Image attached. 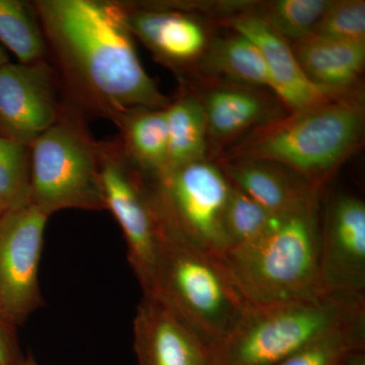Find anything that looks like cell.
Instances as JSON below:
<instances>
[{
    "label": "cell",
    "instance_id": "cell-1",
    "mask_svg": "<svg viewBox=\"0 0 365 365\" xmlns=\"http://www.w3.org/2000/svg\"><path fill=\"white\" fill-rule=\"evenodd\" d=\"M69 104L112 123L134 108L165 109L169 98L146 73L120 1H32Z\"/></svg>",
    "mask_w": 365,
    "mask_h": 365
},
{
    "label": "cell",
    "instance_id": "cell-2",
    "mask_svg": "<svg viewBox=\"0 0 365 365\" xmlns=\"http://www.w3.org/2000/svg\"><path fill=\"white\" fill-rule=\"evenodd\" d=\"M364 125V100L353 91L256 127L223 160L274 163L322 188L359 150Z\"/></svg>",
    "mask_w": 365,
    "mask_h": 365
},
{
    "label": "cell",
    "instance_id": "cell-3",
    "mask_svg": "<svg viewBox=\"0 0 365 365\" xmlns=\"http://www.w3.org/2000/svg\"><path fill=\"white\" fill-rule=\"evenodd\" d=\"M321 192L281 215L255 241L228 249L222 265L249 306L311 299L328 294L319 274Z\"/></svg>",
    "mask_w": 365,
    "mask_h": 365
},
{
    "label": "cell",
    "instance_id": "cell-4",
    "mask_svg": "<svg viewBox=\"0 0 365 365\" xmlns=\"http://www.w3.org/2000/svg\"><path fill=\"white\" fill-rule=\"evenodd\" d=\"M153 211L157 260L153 290L148 294L169 307L212 355L227 339L249 304L220 257L192 244L155 208Z\"/></svg>",
    "mask_w": 365,
    "mask_h": 365
},
{
    "label": "cell",
    "instance_id": "cell-5",
    "mask_svg": "<svg viewBox=\"0 0 365 365\" xmlns=\"http://www.w3.org/2000/svg\"><path fill=\"white\" fill-rule=\"evenodd\" d=\"M365 317V294L248 306L211 365H278L326 334Z\"/></svg>",
    "mask_w": 365,
    "mask_h": 365
},
{
    "label": "cell",
    "instance_id": "cell-6",
    "mask_svg": "<svg viewBox=\"0 0 365 365\" xmlns=\"http://www.w3.org/2000/svg\"><path fill=\"white\" fill-rule=\"evenodd\" d=\"M30 148V202L41 212L105 210L98 141L74 106L62 100L56 121Z\"/></svg>",
    "mask_w": 365,
    "mask_h": 365
},
{
    "label": "cell",
    "instance_id": "cell-7",
    "mask_svg": "<svg viewBox=\"0 0 365 365\" xmlns=\"http://www.w3.org/2000/svg\"><path fill=\"white\" fill-rule=\"evenodd\" d=\"M158 215L192 244L220 257L227 249L223 230L230 182L207 160L146 177Z\"/></svg>",
    "mask_w": 365,
    "mask_h": 365
},
{
    "label": "cell",
    "instance_id": "cell-8",
    "mask_svg": "<svg viewBox=\"0 0 365 365\" xmlns=\"http://www.w3.org/2000/svg\"><path fill=\"white\" fill-rule=\"evenodd\" d=\"M98 155L106 209L122 228L128 261L143 294H150L157 260V220L145 176L127 157L119 138L98 141Z\"/></svg>",
    "mask_w": 365,
    "mask_h": 365
},
{
    "label": "cell",
    "instance_id": "cell-9",
    "mask_svg": "<svg viewBox=\"0 0 365 365\" xmlns=\"http://www.w3.org/2000/svg\"><path fill=\"white\" fill-rule=\"evenodd\" d=\"M48 218L28 201L0 220V314L16 327L44 306L38 271Z\"/></svg>",
    "mask_w": 365,
    "mask_h": 365
},
{
    "label": "cell",
    "instance_id": "cell-10",
    "mask_svg": "<svg viewBox=\"0 0 365 365\" xmlns=\"http://www.w3.org/2000/svg\"><path fill=\"white\" fill-rule=\"evenodd\" d=\"M59 91L49 60L0 66V136L31 148L58 118Z\"/></svg>",
    "mask_w": 365,
    "mask_h": 365
},
{
    "label": "cell",
    "instance_id": "cell-11",
    "mask_svg": "<svg viewBox=\"0 0 365 365\" xmlns=\"http://www.w3.org/2000/svg\"><path fill=\"white\" fill-rule=\"evenodd\" d=\"M319 274L328 292L364 294L365 204L346 194L327 206L319 235Z\"/></svg>",
    "mask_w": 365,
    "mask_h": 365
},
{
    "label": "cell",
    "instance_id": "cell-12",
    "mask_svg": "<svg viewBox=\"0 0 365 365\" xmlns=\"http://www.w3.org/2000/svg\"><path fill=\"white\" fill-rule=\"evenodd\" d=\"M227 25L258 48L267 68L270 90L289 112L306 109L348 93L325 90L309 81L300 67L292 45H288L287 41L259 14H237L227 21Z\"/></svg>",
    "mask_w": 365,
    "mask_h": 365
},
{
    "label": "cell",
    "instance_id": "cell-13",
    "mask_svg": "<svg viewBox=\"0 0 365 365\" xmlns=\"http://www.w3.org/2000/svg\"><path fill=\"white\" fill-rule=\"evenodd\" d=\"M125 23L155 58L179 68L202 57L207 47L203 26L172 4L120 1Z\"/></svg>",
    "mask_w": 365,
    "mask_h": 365
},
{
    "label": "cell",
    "instance_id": "cell-14",
    "mask_svg": "<svg viewBox=\"0 0 365 365\" xmlns=\"http://www.w3.org/2000/svg\"><path fill=\"white\" fill-rule=\"evenodd\" d=\"M133 333L139 365H211L205 345L153 295L137 306Z\"/></svg>",
    "mask_w": 365,
    "mask_h": 365
},
{
    "label": "cell",
    "instance_id": "cell-15",
    "mask_svg": "<svg viewBox=\"0 0 365 365\" xmlns=\"http://www.w3.org/2000/svg\"><path fill=\"white\" fill-rule=\"evenodd\" d=\"M220 168L232 186L276 215L292 212L321 192L292 170L265 160H222Z\"/></svg>",
    "mask_w": 365,
    "mask_h": 365
},
{
    "label": "cell",
    "instance_id": "cell-16",
    "mask_svg": "<svg viewBox=\"0 0 365 365\" xmlns=\"http://www.w3.org/2000/svg\"><path fill=\"white\" fill-rule=\"evenodd\" d=\"M292 50L309 81L336 93L354 91L365 66V43L344 42L309 34Z\"/></svg>",
    "mask_w": 365,
    "mask_h": 365
},
{
    "label": "cell",
    "instance_id": "cell-17",
    "mask_svg": "<svg viewBox=\"0 0 365 365\" xmlns=\"http://www.w3.org/2000/svg\"><path fill=\"white\" fill-rule=\"evenodd\" d=\"M208 139L223 143L279 117L275 108L250 86H220L200 100ZM281 116V115H280Z\"/></svg>",
    "mask_w": 365,
    "mask_h": 365
},
{
    "label": "cell",
    "instance_id": "cell-18",
    "mask_svg": "<svg viewBox=\"0 0 365 365\" xmlns=\"http://www.w3.org/2000/svg\"><path fill=\"white\" fill-rule=\"evenodd\" d=\"M165 109L134 108L122 114L114 123L119 129V141L125 153L146 177L160 176L167 169Z\"/></svg>",
    "mask_w": 365,
    "mask_h": 365
},
{
    "label": "cell",
    "instance_id": "cell-19",
    "mask_svg": "<svg viewBox=\"0 0 365 365\" xmlns=\"http://www.w3.org/2000/svg\"><path fill=\"white\" fill-rule=\"evenodd\" d=\"M168 126V170L206 160L208 131L200 100L182 97L165 109Z\"/></svg>",
    "mask_w": 365,
    "mask_h": 365
},
{
    "label": "cell",
    "instance_id": "cell-20",
    "mask_svg": "<svg viewBox=\"0 0 365 365\" xmlns=\"http://www.w3.org/2000/svg\"><path fill=\"white\" fill-rule=\"evenodd\" d=\"M202 71L250 88H270L267 68L261 52L240 34L213 41L201 57Z\"/></svg>",
    "mask_w": 365,
    "mask_h": 365
},
{
    "label": "cell",
    "instance_id": "cell-21",
    "mask_svg": "<svg viewBox=\"0 0 365 365\" xmlns=\"http://www.w3.org/2000/svg\"><path fill=\"white\" fill-rule=\"evenodd\" d=\"M0 42L16 55L19 63L49 60L32 1L0 0Z\"/></svg>",
    "mask_w": 365,
    "mask_h": 365
},
{
    "label": "cell",
    "instance_id": "cell-22",
    "mask_svg": "<svg viewBox=\"0 0 365 365\" xmlns=\"http://www.w3.org/2000/svg\"><path fill=\"white\" fill-rule=\"evenodd\" d=\"M280 216L273 215L232 185L223 216L227 250L258 239L275 225Z\"/></svg>",
    "mask_w": 365,
    "mask_h": 365
},
{
    "label": "cell",
    "instance_id": "cell-23",
    "mask_svg": "<svg viewBox=\"0 0 365 365\" xmlns=\"http://www.w3.org/2000/svg\"><path fill=\"white\" fill-rule=\"evenodd\" d=\"M365 348V317L309 343L278 365H343L346 355Z\"/></svg>",
    "mask_w": 365,
    "mask_h": 365
},
{
    "label": "cell",
    "instance_id": "cell-24",
    "mask_svg": "<svg viewBox=\"0 0 365 365\" xmlns=\"http://www.w3.org/2000/svg\"><path fill=\"white\" fill-rule=\"evenodd\" d=\"M332 0H278L261 16L283 39L295 41L313 33Z\"/></svg>",
    "mask_w": 365,
    "mask_h": 365
},
{
    "label": "cell",
    "instance_id": "cell-25",
    "mask_svg": "<svg viewBox=\"0 0 365 365\" xmlns=\"http://www.w3.org/2000/svg\"><path fill=\"white\" fill-rule=\"evenodd\" d=\"M31 148L0 136V200L9 209L30 201Z\"/></svg>",
    "mask_w": 365,
    "mask_h": 365
},
{
    "label": "cell",
    "instance_id": "cell-26",
    "mask_svg": "<svg viewBox=\"0 0 365 365\" xmlns=\"http://www.w3.org/2000/svg\"><path fill=\"white\" fill-rule=\"evenodd\" d=\"M313 34L344 42L365 43V2L332 0Z\"/></svg>",
    "mask_w": 365,
    "mask_h": 365
},
{
    "label": "cell",
    "instance_id": "cell-27",
    "mask_svg": "<svg viewBox=\"0 0 365 365\" xmlns=\"http://www.w3.org/2000/svg\"><path fill=\"white\" fill-rule=\"evenodd\" d=\"M25 359L19 340L18 327L0 314V365H21Z\"/></svg>",
    "mask_w": 365,
    "mask_h": 365
},
{
    "label": "cell",
    "instance_id": "cell-28",
    "mask_svg": "<svg viewBox=\"0 0 365 365\" xmlns=\"http://www.w3.org/2000/svg\"><path fill=\"white\" fill-rule=\"evenodd\" d=\"M343 365H365V348H359L348 353Z\"/></svg>",
    "mask_w": 365,
    "mask_h": 365
},
{
    "label": "cell",
    "instance_id": "cell-29",
    "mask_svg": "<svg viewBox=\"0 0 365 365\" xmlns=\"http://www.w3.org/2000/svg\"><path fill=\"white\" fill-rule=\"evenodd\" d=\"M9 62V57H7L6 51H4V48L0 46V66H4V64Z\"/></svg>",
    "mask_w": 365,
    "mask_h": 365
},
{
    "label": "cell",
    "instance_id": "cell-30",
    "mask_svg": "<svg viewBox=\"0 0 365 365\" xmlns=\"http://www.w3.org/2000/svg\"><path fill=\"white\" fill-rule=\"evenodd\" d=\"M21 365H38V364L35 361V359H33L32 355H29Z\"/></svg>",
    "mask_w": 365,
    "mask_h": 365
},
{
    "label": "cell",
    "instance_id": "cell-31",
    "mask_svg": "<svg viewBox=\"0 0 365 365\" xmlns=\"http://www.w3.org/2000/svg\"><path fill=\"white\" fill-rule=\"evenodd\" d=\"M7 210H9V207L0 200V220H1V218L6 215Z\"/></svg>",
    "mask_w": 365,
    "mask_h": 365
}]
</instances>
